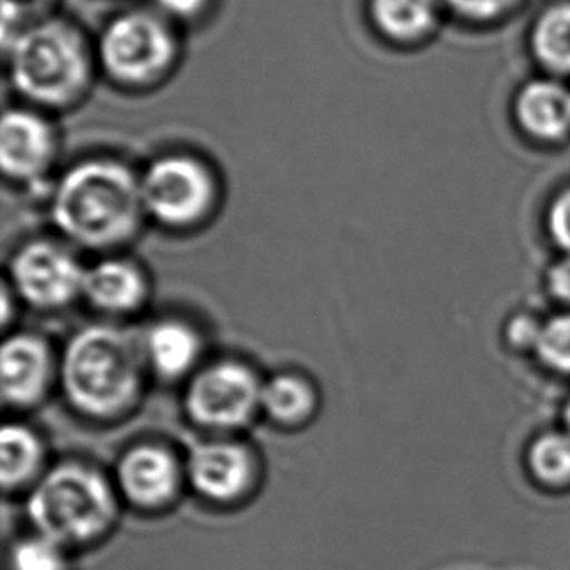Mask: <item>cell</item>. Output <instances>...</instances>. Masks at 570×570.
<instances>
[{"mask_svg":"<svg viewBox=\"0 0 570 570\" xmlns=\"http://www.w3.org/2000/svg\"><path fill=\"white\" fill-rule=\"evenodd\" d=\"M263 379L238 358L205 363L186 382L184 413L207 436H238L262 415Z\"/></svg>","mask_w":570,"mask_h":570,"instance_id":"7","label":"cell"},{"mask_svg":"<svg viewBox=\"0 0 570 570\" xmlns=\"http://www.w3.org/2000/svg\"><path fill=\"white\" fill-rule=\"evenodd\" d=\"M518 119L538 139L557 140L570 132V90L557 82L538 80L518 98Z\"/></svg>","mask_w":570,"mask_h":570,"instance_id":"17","label":"cell"},{"mask_svg":"<svg viewBox=\"0 0 570 570\" xmlns=\"http://www.w3.org/2000/svg\"><path fill=\"white\" fill-rule=\"evenodd\" d=\"M85 273V263L65 239L36 238L12 254L4 283L23 306L59 312L82 301Z\"/></svg>","mask_w":570,"mask_h":570,"instance_id":"9","label":"cell"},{"mask_svg":"<svg viewBox=\"0 0 570 570\" xmlns=\"http://www.w3.org/2000/svg\"><path fill=\"white\" fill-rule=\"evenodd\" d=\"M111 479L125 510L142 517H163L186 497V460L174 448L142 440L117 458Z\"/></svg>","mask_w":570,"mask_h":570,"instance_id":"10","label":"cell"},{"mask_svg":"<svg viewBox=\"0 0 570 570\" xmlns=\"http://www.w3.org/2000/svg\"><path fill=\"white\" fill-rule=\"evenodd\" d=\"M59 385V355L38 333L14 332L2 343L0 392L12 411L39 407Z\"/></svg>","mask_w":570,"mask_h":570,"instance_id":"12","label":"cell"},{"mask_svg":"<svg viewBox=\"0 0 570 570\" xmlns=\"http://www.w3.org/2000/svg\"><path fill=\"white\" fill-rule=\"evenodd\" d=\"M368 10L382 36L407 43L432 30L439 18V0H371Z\"/></svg>","mask_w":570,"mask_h":570,"instance_id":"18","label":"cell"},{"mask_svg":"<svg viewBox=\"0 0 570 570\" xmlns=\"http://www.w3.org/2000/svg\"><path fill=\"white\" fill-rule=\"evenodd\" d=\"M140 176L147 220L168 230H195L213 218L220 184L213 166L189 153H168L148 164Z\"/></svg>","mask_w":570,"mask_h":570,"instance_id":"6","label":"cell"},{"mask_svg":"<svg viewBox=\"0 0 570 570\" xmlns=\"http://www.w3.org/2000/svg\"><path fill=\"white\" fill-rule=\"evenodd\" d=\"M184 460L187 491L208 509L246 507L262 487V460L239 436H205Z\"/></svg>","mask_w":570,"mask_h":570,"instance_id":"8","label":"cell"},{"mask_svg":"<svg viewBox=\"0 0 570 570\" xmlns=\"http://www.w3.org/2000/svg\"><path fill=\"white\" fill-rule=\"evenodd\" d=\"M51 465L46 439L33 426L22 421H8L2 426L0 487L4 497H26Z\"/></svg>","mask_w":570,"mask_h":570,"instance_id":"15","label":"cell"},{"mask_svg":"<svg viewBox=\"0 0 570 570\" xmlns=\"http://www.w3.org/2000/svg\"><path fill=\"white\" fill-rule=\"evenodd\" d=\"M59 139L46 111L8 108L0 125V166L16 186L39 187L53 171Z\"/></svg>","mask_w":570,"mask_h":570,"instance_id":"11","label":"cell"},{"mask_svg":"<svg viewBox=\"0 0 570 570\" xmlns=\"http://www.w3.org/2000/svg\"><path fill=\"white\" fill-rule=\"evenodd\" d=\"M530 468L541 483L563 487L570 483V432H551L533 442Z\"/></svg>","mask_w":570,"mask_h":570,"instance_id":"21","label":"cell"},{"mask_svg":"<svg viewBox=\"0 0 570 570\" xmlns=\"http://www.w3.org/2000/svg\"><path fill=\"white\" fill-rule=\"evenodd\" d=\"M533 51L548 69L570 72V2L549 8L533 28Z\"/></svg>","mask_w":570,"mask_h":570,"instance_id":"20","label":"cell"},{"mask_svg":"<svg viewBox=\"0 0 570 570\" xmlns=\"http://www.w3.org/2000/svg\"><path fill=\"white\" fill-rule=\"evenodd\" d=\"M148 376L160 382H187L205 364V337L184 317H160L140 335Z\"/></svg>","mask_w":570,"mask_h":570,"instance_id":"14","label":"cell"},{"mask_svg":"<svg viewBox=\"0 0 570 570\" xmlns=\"http://www.w3.org/2000/svg\"><path fill=\"white\" fill-rule=\"evenodd\" d=\"M55 0H2V46L7 47L12 39L26 30L31 23L43 20Z\"/></svg>","mask_w":570,"mask_h":570,"instance_id":"23","label":"cell"},{"mask_svg":"<svg viewBox=\"0 0 570 570\" xmlns=\"http://www.w3.org/2000/svg\"><path fill=\"white\" fill-rule=\"evenodd\" d=\"M49 215L59 236L70 246L101 255L116 254L139 236L147 220L140 176L117 158H85L55 181Z\"/></svg>","mask_w":570,"mask_h":570,"instance_id":"1","label":"cell"},{"mask_svg":"<svg viewBox=\"0 0 570 570\" xmlns=\"http://www.w3.org/2000/svg\"><path fill=\"white\" fill-rule=\"evenodd\" d=\"M179 55L176 31L163 14L131 10L109 20L96 43L104 75L129 90L153 88L170 75Z\"/></svg>","mask_w":570,"mask_h":570,"instance_id":"5","label":"cell"},{"mask_svg":"<svg viewBox=\"0 0 570 570\" xmlns=\"http://www.w3.org/2000/svg\"><path fill=\"white\" fill-rule=\"evenodd\" d=\"M8 77L30 108L62 111L77 106L94 82L96 47L75 23L43 18L7 47Z\"/></svg>","mask_w":570,"mask_h":570,"instance_id":"4","label":"cell"},{"mask_svg":"<svg viewBox=\"0 0 570 570\" xmlns=\"http://www.w3.org/2000/svg\"><path fill=\"white\" fill-rule=\"evenodd\" d=\"M564 419H567V426H569L570 432V401L569 405H567V411H564Z\"/></svg>","mask_w":570,"mask_h":570,"instance_id":"29","label":"cell"},{"mask_svg":"<svg viewBox=\"0 0 570 570\" xmlns=\"http://www.w3.org/2000/svg\"><path fill=\"white\" fill-rule=\"evenodd\" d=\"M147 376L140 337L114 322L80 327L59 355L62 395L90 423H119L131 415Z\"/></svg>","mask_w":570,"mask_h":570,"instance_id":"2","label":"cell"},{"mask_svg":"<svg viewBox=\"0 0 570 570\" xmlns=\"http://www.w3.org/2000/svg\"><path fill=\"white\" fill-rule=\"evenodd\" d=\"M160 14L176 20H191L205 10L208 0H155Z\"/></svg>","mask_w":570,"mask_h":570,"instance_id":"26","label":"cell"},{"mask_svg":"<svg viewBox=\"0 0 570 570\" xmlns=\"http://www.w3.org/2000/svg\"><path fill=\"white\" fill-rule=\"evenodd\" d=\"M23 501L30 530L75 556L106 543L125 512L111 473L75 458L53 463Z\"/></svg>","mask_w":570,"mask_h":570,"instance_id":"3","label":"cell"},{"mask_svg":"<svg viewBox=\"0 0 570 570\" xmlns=\"http://www.w3.org/2000/svg\"><path fill=\"white\" fill-rule=\"evenodd\" d=\"M549 286L559 301L570 302V254L553 265L549 273Z\"/></svg>","mask_w":570,"mask_h":570,"instance_id":"27","label":"cell"},{"mask_svg":"<svg viewBox=\"0 0 570 570\" xmlns=\"http://www.w3.org/2000/svg\"><path fill=\"white\" fill-rule=\"evenodd\" d=\"M540 332V325L535 324L533 320H517L514 325H512V330H510V335H512L514 343H520V345H533V347H535Z\"/></svg>","mask_w":570,"mask_h":570,"instance_id":"28","label":"cell"},{"mask_svg":"<svg viewBox=\"0 0 570 570\" xmlns=\"http://www.w3.org/2000/svg\"><path fill=\"white\" fill-rule=\"evenodd\" d=\"M549 230L557 244L570 254V189L559 195L549 210Z\"/></svg>","mask_w":570,"mask_h":570,"instance_id":"25","label":"cell"},{"mask_svg":"<svg viewBox=\"0 0 570 570\" xmlns=\"http://www.w3.org/2000/svg\"><path fill=\"white\" fill-rule=\"evenodd\" d=\"M75 553L41 533L16 535L4 549V570H75Z\"/></svg>","mask_w":570,"mask_h":570,"instance_id":"19","label":"cell"},{"mask_svg":"<svg viewBox=\"0 0 570 570\" xmlns=\"http://www.w3.org/2000/svg\"><path fill=\"white\" fill-rule=\"evenodd\" d=\"M535 348L543 363L570 374V314L553 317L548 324L541 325Z\"/></svg>","mask_w":570,"mask_h":570,"instance_id":"22","label":"cell"},{"mask_svg":"<svg viewBox=\"0 0 570 570\" xmlns=\"http://www.w3.org/2000/svg\"><path fill=\"white\" fill-rule=\"evenodd\" d=\"M150 281L147 271L129 257L101 255L86 265L82 302L109 320L139 314L147 306Z\"/></svg>","mask_w":570,"mask_h":570,"instance_id":"13","label":"cell"},{"mask_svg":"<svg viewBox=\"0 0 570 570\" xmlns=\"http://www.w3.org/2000/svg\"><path fill=\"white\" fill-rule=\"evenodd\" d=\"M442 2L458 14L483 20V18H494V16L501 14L514 0H442Z\"/></svg>","mask_w":570,"mask_h":570,"instance_id":"24","label":"cell"},{"mask_svg":"<svg viewBox=\"0 0 570 570\" xmlns=\"http://www.w3.org/2000/svg\"><path fill=\"white\" fill-rule=\"evenodd\" d=\"M317 409V387L301 372H277L263 379L262 415L278 429L296 431L306 426L316 416Z\"/></svg>","mask_w":570,"mask_h":570,"instance_id":"16","label":"cell"}]
</instances>
